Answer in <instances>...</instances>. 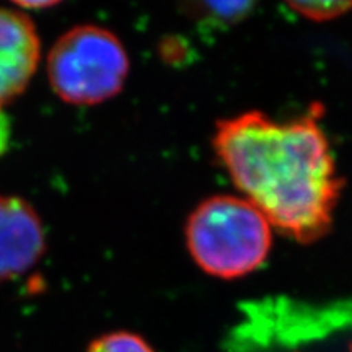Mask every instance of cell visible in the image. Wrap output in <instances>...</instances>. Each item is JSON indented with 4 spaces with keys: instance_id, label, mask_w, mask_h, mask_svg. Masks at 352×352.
Returning <instances> with one entry per match:
<instances>
[{
    "instance_id": "3",
    "label": "cell",
    "mask_w": 352,
    "mask_h": 352,
    "mask_svg": "<svg viewBox=\"0 0 352 352\" xmlns=\"http://www.w3.org/2000/svg\"><path fill=\"white\" fill-rule=\"evenodd\" d=\"M129 56L113 32L80 25L57 39L47 56V78L60 100L94 107L116 96L129 76Z\"/></svg>"
},
{
    "instance_id": "10",
    "label": "cell",
    "mask_w": 352,
    "mask_h": 352,
    "mask_svg": "<svg viewBox=\"0 0 352 352\" xmlns=\"http://www.w3.org/2000/svg\"><path fill=\"white\" fill-rule=\"evenodd\" d=\"M2 118L3 116H2V114H0V151H2V147L7 142V134H8L7 124H6V121L2 120Z\"/></svg>"
},
{
    "instance_id": "9",
    "label": "cell",
    "mask_w": 352,
    "mask_h": 352,
    "mask_svg": "<svg viewBox=\"0 0 352 352\" xmlns=\"http://www.w3.org/2000/svg\"><path fill=\"white\" fill-rule=\"evenodd\" d=\"M21 10H30V8H50V7H54L56 3L54 2H23V3H16Z\"/></svg>"
},
{
    "instance_id": "7",
    "label": "cell",
    "mask_w": 352,
    "mask_h": 352,
    "mask_svg": "<svg viewBox=\"0 0 352 352\" xmlns=\"http://www.w3.org/2000/svg\"><path fill=\"white\" fill-rule=\"evenodd\" d=\"M289 7L310 20L327 21L352 10V2H290Z\"/></svg>"
},
{
    "instance_id": "11",
    "label": "cell",
    "mask_w": 352,
    "mask_h": 352,
    "mask_svg": "<svg viewBox=\"0 0 352 352\" xmlns=\"http://www.w3.org/2000/svg\"><path fill=\"white\" fill-rule=\"evenodd\" d=\"M349 352H352V344H351V349H349Z\"/></svg>"
},
{
    "instance_id": "5",
    "label": "cell",
    "mask_w": 352,
    "mask_h": 352,
    "mask_svg": "<svg viewBox=\"0 0 352 352\" xmlns=\"http://www.w3.org/2000/svg\"><path fill=\"white\" fill-rule=\"evenodd\" d=\"M41 43L23 10L0 7V107L25 91L36 72Z\"/></svg>"
},
{
    "instance_id": "4",
    "label": "cell",
    "mask_w": 352,
    "mask_h": 352,
    "mask_svg": "<svg viewBox=\"0 0 352 352\" xmlns=\"http://www.w3.org/2000/svg\"><path fill=\"white\" fill-rule=\"evenodd\" d=\"M46 248L43 222L30 202L0 196V283L30 271Z\"/></svg>"
},
{
    "instance_id": "2",
    "label": "cell",
    "mask_w": 352,
    "mask_h": 352,
    "mask_svg": "<svg viewBox=\"0 0 352 352\" xmlns=\"http://www.w3.org/2000/svg\"><path fill=\"white\" fill-rule=\"evenodd\" d=\"M184 236L189 254L206 274L230 280L263 266L272 246V226L245 197L217 195L189 214Z\"/></svg>"
},
{
    "instance_id": "1",
    "label": "cell",
    "mask_w": 352,
    "mask_h": 352,
    "mask_svg": "<svg viewBox=\"0 0 352 352\" xmlns=\"http://www.w3.org/2000/svg\"><path fill=\"white\" fill-rule=\"evenodd\" d=\"M321 116L320 103L283 122L245 111L220 120L212 138L215 155L245 199L298 243L331 230L344 188Z\"/></svg>"
},
{
    "instance_id": "8",
    "label": "cell",
    "mask_w": 352,
    "mask_h": 352,
    "mask_svg": "<svg viewBox=\"0 0 352 352\" xmlns=\"http://www.w3.org/2000/svg\"><path fill=\"white\" fill-rule=\"evenodd\" d=\"M202 10L199 13L217 23H236L252 10L253 3L250 2H220V3H201L197 6Z\"/></svg>"
},
{
    "instance_id": "6",
    "label": "cell",
    "mask_w": 352,
    "mask_h": 352,
    "mask_svg": "<svg viewBox=\"0 0 352 352\" xmlns=\"http://www.w3.org/2000/svg\"><path fill=\"white\" fill-rule=\"evenodd\" d=\"M87 352H155L139 334L131 331H113L90 342Z\"/></svg>"
}]
</instances>
